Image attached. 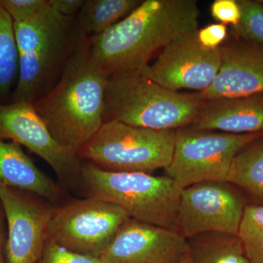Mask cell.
<instances>
[{"instance_id":"12","label":"cell","mask_w":263,"mask_h":263,"mask_svg":"<svg viewBox=\"0 0 263 263\" xmlns=\"http://www.w3.org/2000/svg\"><path fill=\"white\" fill-rule=\"evenodd\" d=\"M0 202L7 222V263L37 262L54 209L37 195L6 187H0Z\"/></svg>"},{"instance_id":"24","label":"cell","mask_w":263,"mask_h":263,"mask_svg":"<svg viewBox=\"0 0 263 263\" xmlns=\"http://www.w3.org/2000/svg\"><path fill=\"white\" fill-rule=\"evenodd\" d=\"M47 2L48 0H0V5L13 22H17L33 16Z\"/></svg>"},{"instance_id":"17","label":"cell","mask_w":263,"mask_h":263,"mask_svg":"<svg viewBox=\"0 0 263 263\" xmlns=\"http://www.w3.org/2000/svg\"><path fill=\"white\" fill-rule=\"evenodd\" d=\"M187 241L193 263H250L238 235L205 233Z\"/></svg>"},{"instance_id":"23","label":"cell","mask_w":263,"mask_h":263,"mask_svg":"<svg viewBox=\"0 0 263 263\" xmlns=\"http://www.w3.org/2000/svg\"><path fill=\"white\" fill-rule=\"evenodd\" d=\"M36 263H103L100 259L67 250L48 238L42 255Z\"/></svg>"},{"instance_id":"21","label":"cell","mask_w":263,"mask_h":263,"mask_svg":"<svg viewBox=\"0 0 263 263\" xmlns=\"http://www.w3.org/2000/svg\"><path fill=\"white\" fill-rule=\"evenodd\" d=\"M238 237L250 263H263V205H246Z\"/></svg>"},{"instance_id":"5","label":"cell","mask_w":263,"mask_h":263,"mask_svg":"<svg viewBox=\"0 0 263 263\" xmlns=\"http://www.w3.org/2000/svg\"><path fill=\"white\" fill-rule=\"evenodd\" d=\"M202 101L173 91L141 72L108 79L104 101V122L117 121L156 130L191 126Z\"/></svg>"},{"instance_id":"18","label":"cell","mask_w":263,"mask_h":263,"mask_svg":"<svg viewBox=\"0 0 263 263\" xmlns=\"http://www.w3.org/2000/svg\"><path fill=\"white\" fill-rule=\"evenodd\" d=\"M143 0H84L76 15L87 37L99 35L127 16Z\"/></svg>"},{"instance_id":"22","label":"cell","mask_w":263,"mask_h":263,"mask_svg":"<svg viewBox=\"0 0 263 263\" xmlns=\"http://www.w3.org/2000/svg\"><path fill=\"white\" fill-rule=\"evenodd\" d=\"M241 17L233 34L263 46V4L259 1L240 0Z\"/></svg>"},{"instance_id":"25","label":"cell","mask_w":263,"mask_h":263,"mask_svg":"<svg viewBox=\"0 0 263 263\" xmlns=\"http://www.w3.org/2000/svg\"><path fill=\"white\" fill-rule=\"evenodd\" d=\"M211 14L219 23L235 28L239 24L241 10L235 0H215L211 5Z\"/></svg>"},{"instance_id":"7","label":"cell","mask_w":263,"mask_h":263,"mask_svg":"<svg viewBox=\"0 0 263 263\" xmlns=\"http://www.w3.org/2000/svg\"><path fill=\"white\" fill-rule=\"evenodd\" d=\"M262 136L263 133L231 134L191 126L180 128L176 130L172 162L164 170L182 190L205 181L228 182L235 156Z\"/></svg>"},{"instance_id":"16","label":"cell","mask_w":263,"mask_h":263,"mask_svg":"<svg viewBox=\"0 0 263 263\" xmlns=\"http://www.w3.org/2000/svg\"><path fill=\"white\" fill-rule=\"evenodd\" d=\"M0 187L27 192L57 203L63 197L61 187L38 168L22 146L0 138Z\"/></svg>"},{"instance_id":"8","label":"cell","mask_w":263,"mask_h":263,"mask_svg":"<svg viewBox=\"0 0 263 263\" xmlns=\"http://www.w3.org/2000/svg\"><path fill=\"white\" fill-rule=\"evenodd\" d=\"M129 219L116 204L91 197L74 200L54 209L48 238L74 253L100 259Z\"/></svg>"},{"instance_id":"10","label":"cell","mask_w":263,"mask_h":263,"mask_svg":"<svg viewBox=\"0 0 263 263\" xmlns=\"http://www.w3.org/2000/svg\"><path fill=\"white\" fill-rule=\"evenodd\" d=\"M0 138L26 147L42 158L67 187L81 186L80 157L53 138L32 103H0Z\"/></svg>"},{"instance_id":"11","label":"cell","mask_w":263,"mask_h":263,"mask_svg":"<svg viewBox=\"0 0 263 263\" xmlns=\"http://www.w3.org/2000/svg\"><path fill=\"white\" fill-rule=\"evenodd\" d=\"M197 31L170 43L141 73L175 91L190 89L200 92L207 89L220 70L221 49L202 47L197 41Z\"/></svg>"},{"instance_id":"29","label":"cell","mask_w":263,"mask_h":263,"mask_svg":"<svg viewBox=\"0 0 263 263\" xmlns=\"http://www.w3.org/2000/svg\"><path fill=\"white\" fill-rule=\"evenodd\" d=\"M178 263H193V260H192L191 257H190V252H188L184 256L181 260L179 261Z\"/></svg>"},{"instance_id":"27","label":"cell","mask_w":263,"mask_h":263,"mask_svg":"<svg viewBox=\"0 0 263 263\" xmlns=\"http://www.w3.org/2000/svg\"><path fill=\"white\" fill-rule=\"evenodd\" d=\"M84 0H48V5L55 11L66 17H76Z\"/></svg>"},{"instance_id":"30","label":"cell","mask_w":263,"mask_h":263,"mask_svg":"<svg viewBox=\"0 0 263 263\" xmlns=\"http://www.w3.org/2000/svg\"><path fill=\"white\" fill-rule=\"evenodd\" d=\"M259 2H260V3H262V4H263V0H260V1Z\"/></svg>"},{"instance_id":"15","label":"cell","mask_w":263,"mask_h":263,"mask_svg":"<svg viewBox=\"0 0 263 263\" xmlns=\"http://www.w3.org/2000/svg\"><path fill=\"white\" fill-rule=\"evenodd\" d=\"M191 127L231 134L263 133V94L202 101Z\"/></svg>"},{"instance_id":"1","label":"cell","mask_w":263,"mask_h":263,"mask_svg":"<svg viewBox=\"0 0 263 263\" xmlns=\"http://www.w3.org/2000/svg\"><path fill=\"white\" fill-rule=\"evenodd\" d=\"M196 0H143L127 16L89 38L91 56L108 79L139 73L155 55L198 29Z\"/></svg>"},{"instance_id":"13","label":"cell","mask_w":263,"mask_h":263,"mask_svg":"<svg viewBox=\"0 0 263 263\" xmlns=\"http://www.w3.org/2000/svg\"><path fill=\"white\" fill-rule=\"evenodd\" d=\"M187 239L176 230L128 219L100 259L103 263H178Z\"/></svg>"},{"instance_id":"2","label":"cell","mask_w":263,"mask_h":263,"mask_svg":"<svg viewBox=\"0 0 263 263\" xmlns=\"http://www.w3.org/2000/svg\"><path fill=\"white\" fill-rule=\"evenodd\" d=\"M108 80L91 56L88 40L56 86L32 103L53 138L77 155L103 125Z\"/></svg>"},{"instance_id":"20","label":"cell","mask_w":263,"mask_h":263,"mask_svg":"<svg viewBox=\"0 0 263 263\" xmlns=\"http://www.w3.org/2000/svg\"><path fill=\"white\" fill-rule=\"evenodd\" d=\"M19 56L11 17L0 5V103H6L18 81Z\"/></svg>"},{"instance_id":"26","label":"cell","mask_w":263,"mask_h":263,"mask_svg":"<svg viewBox=\"0 0 263 263\" xmlns=\"http://www.w3.org/2000/svg\"><path fill=\"white\" fill-rule=\"evenodd\" d=\"M228 29L220 23L211 24L197 31V41L207 49H217L228 38Z\"/></svg>"},{"instance_id":"3","label":"cell","mask_w":263,"mask_h":263,"mask_svg":"<svg viewBox=\"0 0 263 263\" xmlns=\"http://www.w3.org/2000/svg\"><path fill=\"white\" fill-rule=\"evenodd\" d=\"M19 74L12 103H33L55 86L72 57L87 43L75 17L48 5L26 20L13 22Z\"/></svg>"},{"instance_id":"4","label":"cell","mask_w":263,"mask_h":263,"mask_svg":"<svg viewBox=\"0 0 263 263\" xmlns=\"http://www.w3.org/2000/svg\"><path fill=\"white\" fill-rule=\"evenodd\" d=\"M81 187L87 197L116 204L131 219L176 230L182 189L168 176L113 172L83 164Z\"/></svg>"},{"instance_id":"9","label":"cell","mask_w":263,"mask_h":263,"mask_svg":"<svg viewBox=\"0 0 263 263\" xmlns=\"http://www.w3.org/2000/svg\"><path fill=\"white\" fill-rule=\"evenodd\" d=\"M245 197L234 185L223 181H205L181 191L176 227L186 239L205 233L238 235Z\"/></svg>"},{"instance_id":"6","label":"cell","mask_w":263,"mask_h":263,"mask_svg":"<svg viewBox=\"0 0 263 263\" xmlns=\"http://www.w3.org/2000/svg\"><path fill=\"white\" fill-rule=\"evenodd\" d=\"M175 139L176 130H156L110 121L103 123L78 155L105 171L152 174L171 164Z\"/></svg>"},{"instance_id":"28","label":"cell","mask_w":263,"mask_h":263,"mask_svg":"<svg viewBox=\"0 0 263 263\" xmlns=\"http://www.w3.org/2000/svg\"><path fill=\"white\" fill-rule=\"evenodd\" d=\"M7 240L6 218L0 202V263H5V245Z\"/></svg>"},{"instance_id":"14","label":"cell","mask_w":263,"mask_h":263,"mask_svg":"<svg viewBox=\"0 0 263 263\" xmlns=\"http://www.w3.org/2000/svg\"><path fill=\"white\" fill-rule=\"evenodd\" d=\"M221 65L213 84L190 94L200 101L263 94V46L233 35L220 47Z\"/></svg>"},{"instance_id":"19","label":"cell","mask_w":263,"mask_h":263,"mask_svg":"<svg viewBox=\"0 0 263 263\" xmlns=\"http://www.w3.org/2000/svg\"><path fill=\"white\" fill-rule=\"evenodd\" d=\"M228 182L263 203V136L250 142L235 156Z\"/></svg>"}]
</instances>
